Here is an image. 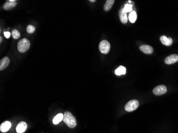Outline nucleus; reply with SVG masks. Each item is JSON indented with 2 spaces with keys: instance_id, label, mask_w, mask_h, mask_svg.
Segmentation results:
<instances>
[{
  "instance_id": "nucleus-1",
  "label": "nucleus",
  "mask_w": 178,
  "mask_h": 133,
  "mask_svg": "<svg viewBox=\"0 0 178 133\" xmlns=\"http://www.w3.org/2000/svg\"><path fill=\"white\" fill-rule=\"evenodd\" d=\"M63 121L70 128H74L76 126V120L75 118L69 111L65 112Z\"/></svg>"
},
{
  "instance_id": "nucleus-2",
  "label": "nucleus",
  "mask_w": 178,
  "mask_h": 133,
  "mask_svg": "<svg viewBox=\"0 0 178 133\" xmlns=\"http://www.w3.org/2000/svg\"><path fill=\"white\" fill-rule=\"evenodd\" d=\"M31 43L28 39H21L18 43V50L19 52L25 53L29 49Z\"/></svg>"
},
{
  "instance_id": "nucleus-3",
  "label": "nucleus",
  "mask_w": 178,
  "mask_h": 133,
  "mask_svg": "<svg viewBox=\"0 0 178 133\" xmlns=\"http://www.w3.org/2000/svg\"><path fill=\"white\" fill-rule=\"evenodd\" d=\"M139 102L136 100H132L128 102L125 106V110L128 112H132L138 108Z\"/></svg>"
},
{
  "instance_id": "nucleus-4",
  "label": "nucleus",
  "mask_w": 178,
  "mask_h": 133,
  "mask_svg": "<svg viewBox=\"0 0 178 133\" xmlns=\"http://www.w3.org/2000/svg\"><path fill=\"white\" fill-rule=\"evenodd\" d=\"M99 49L103 54H108L110 49V44L107 41H102L99 45Z\"/></svg>"
},
{
  "instance_id": "nucleus-5",
  "label": "nucleus",
  "mask_w": 178,
  "mask_h": 133,
  "mask_svg": "<svg viewBox=\"0 0 178 133\" xmlns=\"http://www.w3.org/2000/svg\"><path fill=\"white\" fill-rule=\"evenodd\" d=\"M168 91L167 88L163 85H160L157 86H156L153 90V92L155 95L160 96L165 94Z\"/></svg>"
},
{
  "instance_id": "nucleus-6",
  "label": "nucleus",
  "mask_w": 178,
  "mask_h": 133,
  "mask_svg": "<svg viewBox=\"0 0 178 133\" xmlns=\"http://www.w3.org/2000/svg\"><path fill=\"white\" fill-rule=\"evenodd\" d=\"M178 61V55L176 54H171L169 56H167L164 62L167 64H171L176 63Z\"/></svg>"
},
{
  "instance_id": "nucleus-7",
  "label": "nucleus",
  "mask_w": 178,
  "mask_h": 133,
  "mask_svg": "<svg viewBox=\"0 0 178 133\" xmlns=\"http://www.w3.org/2000/svg\"><path fill=\"white\" fill-rule=\"evenodd\" d=\"M140 50L143 52L147 54H151L153 53L154 49L151 46L148 45H143L140 46L139 48Z\"/></svg>"
},
{
  "instance_id": "nucleus-8",
  "label": "nucleus",
  "mask_w": 178,
  "mask_h": 133,
  "mask_svg": "<svg viewBox=\"0 0 178 133\" xmlns=\"http://www.w3.org/2000/svg\"><path fill=\"white\" fill-rule=\"evenodd\" d=\"M27 125L25 121H21L16 127V132L17 133H23L27 130Z\"/></svg>"
},
{
  "instance_id": "nucleus-9",
  "label": "nucleus",
  "mask_w": 178,
  "mask_h": 133,
  "mask_svg": "<svg viewBox=\"0 0 178 133\" xmlns=\"http://www.w3.org/2000/svg\"><path fill=\"white\" fill-rule=\"evenodd\" d=\"M160 41L164 45L169 46L173 43V39L171 37H167L166 36L162 35L160 37Z\"/></svg>"
},
{
  "instance_id": "nucleus-10",
  "label": "nucleus",
  "mask_w": 178,
  "mask_h": 133,
  "mask_svg": "<svg viewBox=\"0 0 178 133\" xmlns=\"http://www.w3.org/2000/svg\"><path fill=\"white\" fill-rule=\"evenodd\" d=\"M119 17L120 20L122 23L124 24L127 23L128 20V16H127V14L123 10V7H122L119 11Z\"/></svg>"
},
{
  "instance_id": "nucleus-11",
  "label": "nucleus",
  "mask_w": 178,
  "mask_h": 133,
  "mask_svg": "<svg viewBox=\"0 0 178 133\" xmlns=\"http://www.w3.org/2000/svg\"><path fill=\"white\" fill-rule=\"evenodd\" d=\"M10 63V59L8 56H5L0 61V70H4Z\"/></svg>"
},
{
  "instance_id": "nucleus-12",
  "label": "nucleus",
  "mask_w": 178,
  "mask_h": 133,
  "mask_svg": "<svg viewBox=\"0 0 178 133\" xmlns=\"http://www.w3.org/2000/svg\"><path fill=\"white\" fill-rule=\"evenodd\" d=\"M11 127V123L9 121H6L2 123L0 126V130L2 132H7L10 129Z\"/></svg>"
},
{
  "instance_id": "nucleus-13",
  "label": "nucleus",
  "mask_w": 178,
  "mask_h": 133,
  "mask_svg": "<svg viewBox=\"0 0 178 133\" xmlns=\"http://www.w3.org/2000/svg\"><path fill=\"white\" fill-rule=\"evenodd\" d=\"M17 4L16 2H10L8 1L3 5V9L5 10H10L14 8Z\"/></svg>"
},
{
  "instance_id": "nucleus-14",
  "label": "nucleus",
  "mask_w": 178,
  "mask_h": 133,
  "mask_svg": "<svg viewBox=\"0 0 178 133\" xmlns=\"http://www.w3.org/2000/svg\"><path fill=\"white\" fill-rule=\"evenodd\" d=\"M114 2H115L114 0H107V1H106L105 5H104V10L106 11L110 10L112 9L113 4H114Z\"/></svg>"
},
{
  "instance_id": "nucleus-15",
  "label": "nucleus",
  "mask_w": 178,
  "mask_h": 133,
  "mask_svg": "<svg viewBox=\"0 0 178 133\" xmlns=\"http://www.w3.org/2000/svg\"><path fill=\"white\" fill-rule=\"evenodd\" d=\"M63 113H59L57 115H56L53 119V124L54 125H57L60 123L63 120Z\"/></svg>"
},
{
  "instance_id": "nucleus-16",
  "label": "nucleus",
  "mask_w": 178,
  "mask_h": 133,
  "mask_svg": "<svg viewBox=\"0 0 178 133\" xmlns=\"http://www.w3.org/2000/svg\"><path fill=\"white\" fill-rule=\"evenodd\" d=\"M115 74L117 76H121L122 75H125L126 74V68L123 66H120L119 68H117L115 71Z\"/></svg>"
},
{
  "instance_id": "nucleus-17",
  "label": "nucleus",
  "mask_w": 178,
  "mask_h": 133,
  "mask_svg": "<svg viewBox=\"0 0 178 133\" xmlns=\"http://www.w3.org/2000/svg\"><path fill=\"white\" fill-rule=\"evenodd\" d=\"M136 18H137L136 13L134 11H133L130 14L129 16V19L131 23H134L136 21Z\"/></svg>"
},
{
  "instance_id": "nucleus-18",
  "label": "nucleus",
  "mask_w": 178,
  "mask_h": 133,
  "mask_svg": "<svg viewBox=\"0 0 178 133\" xmlns=\"http://www.w3.org/2000/svg\"><path fill=\"white\" fill-rule=\"evenodd\" d=\"M12 36L14 39H19V37H20V33L17 30L14 29L12 32Z\"/></svg>"
},
{
  "instance_id": "nucleus-19",
  "label": "nucleus",
  "mask_w": 178,
  "mask_h": 133,
  "mask_svg": "<svg viewBox=\"0 0 178 133\" xmlns=\"http://www.w3.org/2000/svg\"><path fill=\"white\" fill-rule=\"evenodd\" d=\"M132 5H131V4H125V6L123 7V10L126 13L131 12V11L132 10Z\"/></svg>"
},
{
  "instance_id": "nucleus-20",
  "label": "nucleus",
  "mask_w": 178,
  "mask_h": 133,
  "mask_svg": "<svg viewBox=\"0 0 178 133\" xmlns=\"http://www.w3.org/2000/svg\"><path fill=\"white\" fill-rule=\"evenodd\" d=\"M26 31L29 34H32L35 32V27L32 25H28L26 28Z\"/></svg>"
},
{
  "instance_id": "nucleus-21",
  "label": "nucleus",
  "mask_w": 178,
  "mask_h": 133,
  "mask_svg": "<svg viewBox=\"0 0 178 133\" xmlns=\"http://www.w3.org/2000/svg\"><path fill=\"white\" fill-rule=\"evenodd\" d=\"M4 35L7 39H9L10 37V33L9 32H5L4 33Z\"/></svg>"
},
{
  "instance_id": "nucleus-22",
  "label": "nucleus",
  "mask_w": 178,
  "mask_h": 133,
  "mask_svg": "<svg viewBox=\"0 0 178 133\" xmlns=\"http://www.w3.org/2000/svg\"><path fill=\"white\" fill-rule=\"evenodd\" d=\"M90 2H95V0H90Z\"/></svg>"
},
{
  "instance_id": "nucleus-23",
  "label": "nucleus",
  "mask_w": 178,
  "mask_h": 133,
  "mask_svg": "<svg viewBox=\"0 0 178 133\" xmlns=\"http://www.w3.org/2000/svg\"><path fill=\"white\" fill-rule=\"evenodd\" d=\"M0 39H1V40H0V42H2V37H0Z\"/></svg>"
}]
</instances>
